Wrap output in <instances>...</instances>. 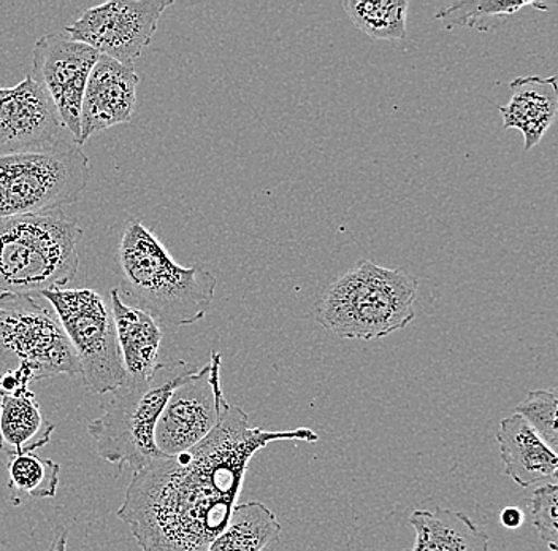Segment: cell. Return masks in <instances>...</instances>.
<instances>
[{
	"label": "cell",
	"mask_w": 558,
	"mask_h": 551,
	"mask_svg": "<svg viewBox=\"0 0 558 551\" xmlns=\"http://www.w3.org/2000/svg\"><path fill=\"white\" fill-rule=\"evenodd\" d=\"M408 0H344L349 20L375 40H407Z\"/></svg>",
	"instance_id": "ffe728a7"
},
{
	"label": "cell",
	"mask_w": 558,
	"mask_h": 551,
	"mask_svg": "<svg viewBox=\"0 0 558 551\" xmlns=\"http://www.w3.org/2000/svg\"><path fill=\"white\" fill-rule=\"evenodd\" d=\"M51 303L76 359L87 392L107 394L125 380L111 309L89 288H52L41 292Z\"/></svg>",
	"instance_id": "ba28073f"
},
{
	"label": "cell",
	"mask_w": 558,
	"mask_h": 551,
	"mask_svg": "<svg viewBox=\"0 0 558 551\" xmlns=\"http://www.w3.org/2000/svg\"><path fill=\"white\" fill-rule=\"evenodd\" d=\"M138 83L134 65H122L107 56H99L83 97L82 145L94 135L132 120Z\"/></svg>",
	"instance_id": "4fadbf2b"
},
{
	"label": "cell",
	"mask_w": 558,
	"mask_h": 551,
	"mask_svg": "<svg viewBox=\"0 0 558 551\" xmlns=\"http://www.w3.org/2000/svg\"><path fill=\"white\" fill-rule=\"evenodd\" d=\"M195 369L186 361L159 364L149 379L124 380L113 390L102 415L87 424L100 458L118 467L125 464L132 474L159 458L155 431L160 411L173 390Z\"/></svg>",
	"instance_id": "5b68a950"
},
{
	"label": "cell",
	"mask_w": 558,
	"mask_h": 551,
	"mask_svg": "<svg viewBox=\"0 0 558 551\" xmlns=\"http://www.w3.org/2000/svg\"><path fill=\"white\" fill-rule=\"evenodd\" d=\"M277 515L262 502L236 504L229 525L207 551H264L281 537Z\"/></svg>",
	"instance_id": "d6986e66"
},
{
	"label": "cell",
	"mask_w": 558,
	"mask_h": 551,
	"mask_svg": "<svg viewBox=\"0 0 558 551\" xmlns=\"http://www.w3.org/2000/svg\"><path fill=\"white\" fill-rule=\"evenodd\" d=\"M118 257L122 296L157 323L190 326L207 315L218 285L215 275L204 267L180 266L143 223L125 226Z\"/></svg>",
	"instance_id": "7a4b0ae2"
},
{
	"label": "cell",
	"mask_w": 558,
	"mask_h": 551,
	"mask_svg": "<svg viewBox=\"0 0 558 551\" xmlns=\"http://www.w3.org/2000/svg\"><path fill=\"white\" fill-rule=\"evenodd\" d=\"M78 219L62 208L0 219V292L41 295L78 274Z\"/></svg>",
	"instance_id": "277c9868"
},
{
	"label": "cell",
	"mask_w": 558,
	"mask_h": 551,
	"mask_svg": "<svg viewBox=\"0 0 558 551\" xmlns=\"http://www.w3.org/2000/svg\"><path fill=\"white\" fill-rule=\"evenodd\" d=\"M227 399L221 388V355L213 351L170 394L156 423L155 444L163 456L180 455L201 444L218 427Z\"/></svg>",
	"instance_id": "9c48e42d"
},
{
	"label": "cell",
	"mask_w": 558,
	"mask_h": 551,
	"mask_svg": "<svg viewBox=\"0 0 558 551\" xmlns=\"http://www.w3.org/2000/svg\"><path fill=\"white\" fill-rule=\"evenodd\" d=\"M89 176V159L72 137L38 152L0 156V219L75 204Z\"/></svg>",
	"instance_id": "52a82bcc"
},
{
	"label": "cell",
	"mask_w": 558,
	"mask_h": 551,
	"mask_svg": "<svg viewBox=\"0 0 558 551\" xmlns=\"http://www.w3.org/2000/svg\"><path fill=\"white\" fill-rule=\"evenodd\" d=\"M78 374V359L54 310L29 295L0 292V394Z\"/></svg>",
	"instance_id": "8992f818"
},
{
	"label": "cell",
	"mask_w": 558,
	"mask_h": 551,
	"mask_svg": "<svg viewBox=\"0 0 558 551\" xmlns=\"http://www.w3.org/2000/svg\"><path fill=\"white\" fill-rule=\"evenodd\" d=\"M172 0H111L85 10L65 33L122 65L134 64L151 44Z\"/></svg>",
	"instance_id": "30bf717a"
},
{
	"label": "cell",
	"mask_w": 558,
	"mask_h": 551,
	"mask_svg": "<svg viewBox=\"0 0 558 551\" xmlns=\"http://www.w3.org/2000/svg\"><path fill=\"white\" fill-rule=\"evenodd\" d=\"M64 129L50 97L29 75L0 88V156L50 148L65 139Z\"/></svg>",
	"instance_id": "7c38bea8"
},
{
	"label": "cell",
	"mask_w": 558,
	"mask_h": 551,
	"mask_svg": "<svg viewBox=\"0 0 558 551\" xmlns=\"http://www.w3.org/2000/svg\"><path fill=\"white\" fill-rule=\"evenodd\" d=\"M314 444L310 428L267 431L227 404L218 427L194 448L153 459L132 474L118 518L142 551H207L229 525L251 459L274 442Z\"/></svg>",
	"instance_id": "6da1fadb"
},
{
	"label": "cell",
	"mask_w": 558,
	"mask_h": 551,
	"mask_svg": "<svg viewBox=\"0 0 558 551\" xmlns=\"http://www.w3.org/2000/svg\"><path fill=\"white\" fill-rule=\"evenodd\" d=\"M418 280L403 268L359 261L316 303L317 323L349 340H376L404 330L416 319Z\"/></svg>",
	"instance_id": "3957f363"
},
{
	"label": "cell",
	"mask_w": 558,
	"mask_h": 551,
	"mask_svg": "<svg viewBox=\"0 0 558 551\" xmlns=\"http://www.w3.org/2000/svg\"><path fill=\"white\" fill-rule=\"evenodd\" d=\"M99 56L93 48L62 33L47 34L34 45L29 76L48 94L62 125L78 145H82L86 83Z\"/></svg>",
	"instance_id": "8fae6325"
},
{
	"label": "cell",
	"mask_w": 558,
	"mask_h": 551,
	"mask_svg": "<svg viewBox=\"0 0 558 551\" xmlns=\"http://www.w3.org/2000/svg\"><path fill=\"white\" fill-rule=\"evenodd\" d=\"M558 392L556 388L536 390L518 404L515 415L522 417L529 427L539 435L541 441L557 453Z\"/></svg>",
	"instance_id": "603a6c76"
},
{
	"label": "cell",
	"mask_w": 558,
	"mask_h": 551,
	"mask_svg": "<svg viewBox=\"0 0 558 551\" xmlns=\"http://www.w3.org/2000/svg\"><path fill=\"white\" fill-rule=\"evenodd\" d=\"M110 309L117 326L125 380L140 382L149 379L160 364L162 327L148 313L122 301L120 288L110 291Z\"/></svg>",
	"instance_id": "5bb4252c"
},
{
	"label": "cell",
	"mask_w": 558,
	"mask_h": 551,
	"mask_svg": "<svg viewBox=\"0 0 558 551\" xmlns=\"http://www.w3.org/2000/svg\"><path fill=\"white\" fill-rule=\"evenodd\" d=\"M54 424L41 414L31 390L0 394V452L7 455L35 453L50 444Z\"/></svg>",
	"instance_id": "ac0fdd59"
},
{
	"label": "cell",
	"mask_w": 558,
	"mask_h": 551,
	"mask_svg": "<svg viewBox=\"0 0 558 551\" xmlns=\"http://www.w3.org/2000/svg\"><path fill=\"white\" fill-rule=\"evenodd\" d=\"M511 99L498 107L505 129H518L523 135V149L535 148L557 118V76L526 75L512 80Z\"/></svg>",
	"instance_id": "9a60e30c"
},
{
	"label": "cell",
	"mask_w": 558,
	"mask_h": 551,
	"mask_svg": "<svg viewBox=\"0 0 558 551\" xmlns=\"http://www.w3.org/2000/svg\"><path fill=\"white\" fill-rule=\"evenodd\" d=\"M416 532L411 551H488V536L470 516L451 508H416L410 516Z\"/></svg>",
	"instance_id": "e0dca14e"
},
{
	"label": "cell",
	"mask_w": 558,
	"mask_h": 551,
	"mask_svg": "<svg viewBox=\"0 0 558 551\" xmlns=\"http://www.w3.org/2000/svg\"><path fill=\"white\" fill-rule=\"evenodd\" d=\"M48 551H68V531L62 526L56 528L54 539H52L50 550Z\"/></svg>",
	"instance_id": "484cf974"
},
{
	"label": "cell",
	"mask_w": 558,
	"mask_h": 551,
	"mask_svg": "<svg viewBox=\"0 0 558 551\" xmlns=\"http://www.w3.org/2000/svg\"><path fill=\"white\" fill-rule=\"evenodd\" d=\"M7 472L9 490L15 505L21 504L20 496L50 499L58 493L61 466L52 459L40 458L35 453H24L10 459Z\"/></svg>",
	"instance_id": "7402d4cb"
},
{
	"label": "cell",
	"mask_w": 558,
	"mask_h": 551,
	"mask_svg": "<svg viewBox=\"0 0 558 551\" xmlns=\"http://www.w3.org/2000/svg\"><path fill=\"white\" fill-rule=\"evenodd\" d=\"M523 9H536L539 12H549L546 3L536 2V0H466V2H456L448 9L436 13L435 19L441 21L442 27L452 29H474L481 33L490 31V21L504 19V16L515 15Z\"/></svg>",
	"instance_id": "44dd1931"
},
{
	"label": "cell",
	"mask_w": 558,
	"mask_h": 551,
	"mask_svg": "<svg viewBox=\"0 0 558 551\" xmlns=\"http://www.w3.org/2000/svg\"><path fill=\"white\" fill-rule=\"evenodd\" d=\"M532 515V525L538 531L541 540L549 547L550 551H557L558 543V487L556 480L536 488L532 498L526 501Z\"/></svg>",
	"instance_id": "cb8c5ba5"
},
{
	"label": "cell",
	"mask_w": 558,
	"mask_h": 551,
	"mask_svg": "<svg viewBox=\"0 0 558 551\" xmlns=\"http://www.w3.org/2000/svg\"><path fill=\"white\" fill-rule=\"evenodd\" d=\"M501 525L508 529H518L519 526H522L523 523V514L521 508L518 507H506L500 515Z\"/></svg>",
	"instance_id": "d4e9b609"
},
{
	"label": "cell",
	"mask_w": 558,
	"mask_h": 551,
	"mask_svg": "<svg viewBox=\"0 0 558 551\" xmlns=\"http://www.w3.org/2000/svg\"><path fill=\"white\" fill-rule=\"evenodd\" d=\"M497 442L506 476L522 488L557 480V453L519 415L501 420Z\"/></svg>",
	"instance_id": "2e32d148"
}]
</instances>
